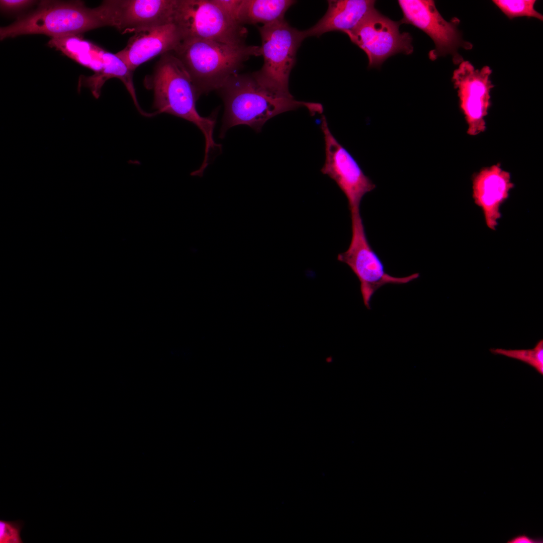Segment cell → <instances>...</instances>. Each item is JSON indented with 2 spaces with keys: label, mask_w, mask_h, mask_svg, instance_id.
<instances>
[{
  "label": "cell",
  "mask_w": 543,
  "mask_h": 543,
  "mask_svg": "<svg viewBox=\"0 0 543 543\" xmlns=\"http://www.w3.org/2000/svg\"><path fill=\"white\" fill-rule=\"evenodd\" d=\"M145 87L153 92V114H169L196 125L205 142V155L201 167L206 169L211 152L220 148L214 139L216 123L213 116H201L196 109L200 95L180 61L171 52L161 55L154 70L144 81Z\"/></svg>",
  "instance_id": "obj_1"
},
{
  "label": "cell",
  "mask_w": 543,
  "mask_h": 543,
  "mask_svg": "<svg viewBox=\"0 0 543 543\" xmlns=\"http://www.w3.org/2000/svg\"><path fill=\"white\" fill-rule=\"evenodd\" d=\"M217 91L224 104L221 136L239 125L259 132L271 118L300 108H307L311 114H321L323 111L320 104L299 101L293 96H281L268 91L257 83L252 73L234 74Z\"/></svg>",
  "instance_id": "obj_2"
},
{
  "label": "cell",
  "mask_w": 543,
  "mask_h": 543,
  "mask_svg": "<svg viewBox=\"0 0 543 543\" xmlns=\"http://www.w3.org/2000/svg\"><path fill=\"white\" fill-rule=\"evenodd\" d=\"M108 10L106 1L95 8L86 7L80 1H42L34 10L1 27L0 39L32 34L58 37L111 27Z\"/></svg>",
  "instance_id": "obj_3"
},
{
  "label": "cell",
  "mask_w": 543,
  "mask_h": 543,
  "mask_svg": "<svg viewBox=\"0 0 543 543\" xmlns=\"http://www.w3.org/2000/svg\"><path fill=\"white\" fill-rule=\"evenodd\" d=\"M171 52L183 65L200 96L217 90L251 57L261 55L259 46L198 39L183 40Z\"/></svg>",
  "instance_id": "obj_4"
},
{
  "label": "cell",
  "mask_w": 543,
  "mask_h": 543,
  "mask_svg": "<svg viewBox=\"0 0 543 543\" xmlns=\"http://www.w3.org/2000/svg\"><path fill=\"white\" fill-rule=\"evenodd\" d=\"M263 64L252 74L263 88L276 95L293 96L289 92L291 72L297 51L305 39L303 31L292 27L284 19L258 28Z\"/></svg>",
  "instance_id": "obj_5"
},
{
  "label": "cell",
  "mask_w": 543,
  "mask_h": 543,
  "mask_svg": "<svg viewBox=\"0 0 543 543\" xmlns=\"http://www.w3.org/2000/svg\"><path fill=\"white\" fill-rule=\"evenodd\" d=\"M173 23L183 40L241 44L245 43L247 33L243 25L230 18L214 0H175Z\"/></svg>",
  "instance_id": "obj_6"
},
{
  "label": "cell",
  "mask_w": 543,
  "mask_h": 543,
  "mask_svg": "<svg viewBox=\"0 0 543 543\" xmlns=\"http://www.w3.org/2000/svg\"><path fill=\"white\" fill-rule=\"evenodd\" d=\"M352 235L347 249L337 256L338 261L349 266L360 282V288L365 306L371 309L373 296L387 284H405L419 277L414 273L404 277L390 275L374 251L367 238L359 209L350 211Z\"/></svg>",
  "instance_id": "obj_7"
},
{
  "label": "cell",
  "mask_w": 543,
  "mask_h": 543,
  "mask_svg": "<svg viewBox=\"0 0 543 543\" xmlns=\"http://www.w3.org/2000/svg\"><path fill=\"white\" fill-rule=\"evenodd\" d=\"M403 17L401 23L411 24L426 33L433 41L435 48L429 53V58L435 60L439 56L450 55L454 64H459L463 57L458 51L473 48V44L465 40L458 29L460 21L454 18L446 21L431 0L398 1Z\"/></svg>",
  "instance_id": "obj_8"
},
{
  "label": "cell",
  "mask_w": 543,
  "mask_h": 543,
  "mask_svg": "<svg viewBox=\"0 0 543 543\" xmlns=\"http://www.w3.org/2000/svg\"><path fill=\"white\" fill-rule=\"evenodd\" d=\"M400 21L392 20L375 8L353 29L344 33L366 53L369 67H379L392 55H409L413 51L412 37L407 32H400Z\"/></svg>",
  "instance_id": "obj_9"
},
{
  "label": "cell",
  "mask_w": 543,
  "mask_h": 543,
  "mask_svg": "<svg viewBox=\"0 0 543 543\" xmlns=\"http://www.w3.org/2000/svg\"><path fill=\"white\" fill-rule=\"evenodd\" d=\"M492 72L488 66L476 69L470 61L465 60L453 72L452 81L469 135L476 136L485 130V118L493 87L490 78Z\"/></svg>",
  "instance_id": "obj_10"
},
{
  "label": "cell",
  "mask_w": 543,
  "mask_h": 543,
  "mask_svg": "<svg viewBox=\"0 0 543 543\" xmlns=\"http://www.w3.org/2000/svg\"><path fill=\"white\" fill-rule=\"evenodd\" d=\"M320 127L325 142V159L321 171L336 183L348 201L350 211L359 209L364 196L376 185L363 172L351 155L338 142L322 116Z\"/></svg>",
  "instance_id": "obj_11"
},
{
  "label": "cell",
  "mask_w": 543,
  "mask_h": 543,
  "mask_svg": "<svg viewBox=\"0 0 543 543\" xmlns=\"http://www.w3.org/2000/svg\"><path fill=\"white\" fill-rule=\"evenodd\" d=\"M112 27L122 34L173 23L175 0H108Z\"/></svg>",
  "instance_id": "obj_12"
},
{
  "label": "cell",
  "mask_w": 543,
  "mask_h": 543,
  "mask_svg": "<svg viewBox=\"0 0 543 543\" xmlns=\"http://www.w3.org/2000/svg\"><path fill=\"white\" fill-rule=\"evenodd\" d=\"M183 41L177 26L168 23L135 32L126 47L116 54L133 72L154 57L174 51Z\"/></svg>",
  "instance_id": "obj_13"
},
{
  "label": "cell",
  "mask_w": 543,
  "mask_h": 543,
  "mask_svg": "<svg viewBox=\"0 0 543 543\" xmlns=\"http://www.w3.org/2000/svg\"><path fill=\"white\" fill-rule=\"evenodd\" d=\"M513 188L510 174L499 164L483 167L473 175V199L481 209L489 229H496L501 216V206Z\"/></svg>",
  "instance_id": "obj_14"
},
{
  "label": "cell",
  "mask_w": 543,
  "mask_h": 543,
  "mask_svg": "<svg viewBox=\"0 0 543 543\" xmlns=\"http://www.w3.org/2000/svg\"><path fill=\"white\" fill-rule=\"evenodd\" d=\"M325 14L311 28L303 31L305 38L320 37L325 33H344L353 29L375 8L373 0H330Z\"/></svg>",
  "instance_id": "obj_15"
},
{
  "label": "cell",
  "mask_w": 543,
  "mask_h": 543,
  "mask_svg": "<svg viewBox=\"0 0 543 543\" xmlns=\"http://www.w3.org/2000/svg\"><path fill=\"white\" fill-rule=\"evenodd\" d=\"M102 67L100 70L89 76L81 75L79 77L78 90H79L82 86L86 87L90 89L93 96L98 99L105 82L112 78H118L125 85L139 113L144 116L152 117L151 113L144 111L139 104L133 82V71L116 53L104 51L102 55Z\"/></svg>",
  "instance_id": "obj_16"
},
{
  "label": "cell",
  "mask_w": 543,
  "mask_h": 543,
  "mask_svg": "<svg viewBox=\"0 0 543 543\" xmlns=\"http://www.w3.org/2000/svg\"><path fill=\"white\" fill-rule=\"evenodd\" d=\"M296 3L293 0H242L238 22L244 24H269L284 19L288 10Z\"/></svg>",
  "instance_id": "obj_17"
},
{
  "label": "cell",
  "mask_w": 543,
  "mask_h": 543,
  "mask_svg": "<svg viewBox=\"0 0 543 543\" xmlns=\"http://www.w3.org/2000/svg\"><path fill=\"white\" fill-rule=\"evenodd\" d=\"M48 45L95 72L102 67V55L104 50L83 40L78 35L51 38Z\"/></svg>",
  "instance_id": "obj_18"
},
{
  "label": "cell",
  "mask_w": 543,
  "mask_h": 543,
  "mask_svg": "<svg viewBox=\"0 0 543 543\" xmlns=\"http://www.w3.org/2000/svg\"><path fill=\"white\" fill-rule=\"evenodd\" d=\"M494 354H501L522 361L534 368L540 374L543 375V340L540 339L532 349H490Z\"/></svg>",
  "instance_id": "obj_19"
},
{
  "label": "cell",
  "mask_w": 543,
  "mask_h": 543,
  "mask_svg": "<svg viewBox=\"0 0 543 543\" xmlns=\"http://www.w3.org/2000/svg\"><path fill=\"white\" fill-rule=\"evenodd\" d=\"M535 0H494L493 3L509 19L516 17H533L540 21L543 16L534 9Z\"/></svg>",
  "instance_id": "obj_20"
},
{
  "label": "cell",
  "mask_w": 543,
  "mask_h": 543,
  "mask_svg": "<svg viewBox=\"0 0 543 543\" xmlns=\"http://www.w3.org/2000/svg\"><path fill=\"white\" fill-rule=\"evenodd\" d=\"M23 527L22 521L0 520V542L22 543L20 533Z\"/></svg>",
  "instance_id": "obj_21"
},
{
  "label": "cell",
  "mask_w": 543,
  "mask_h": 543,
  "mask_svg": "<svg viewBox=\"0 0 543 543\" xmlns=\"http://www.w3.org/2000/svg\"><path fill=\"white\" fill-rule=\"evenodd\" d=\"M214 1L227 15L238 23L237 16L242 0H214Z\"/></svg>",
  "instance_id": "obj_22"
},
{
  "label": "cell",
  "mask_w": 543,
  "mask_h": 543,
  "mask_svg": "<svg viewBox=\"0 0 543 543\" xmlns=\"http://www.w3.org/2000/svg\"><path fill=\"white\" fill-rule=\"evenodd\" d=\"M35 3L30 0H1V10L5 12H15L26 9Z\"/></svg>",
  "instance_id": "obj_23"
},
{
  "label": "cell",
  "mask_w": 543,
  "mask_h": 543,
  "mask_svg": "<svg viewBox=\"0 0 543 543\" xmlns=\"http://www.w3.org/2000/svg\"><path fill=\"white\" fill-rule=\"evenodd\" d=\"M542 538H532L523 534L515 536L507 541V543H542Z\"/></svg>",
  "instance_id": "obj_24"
}]
</instances>
